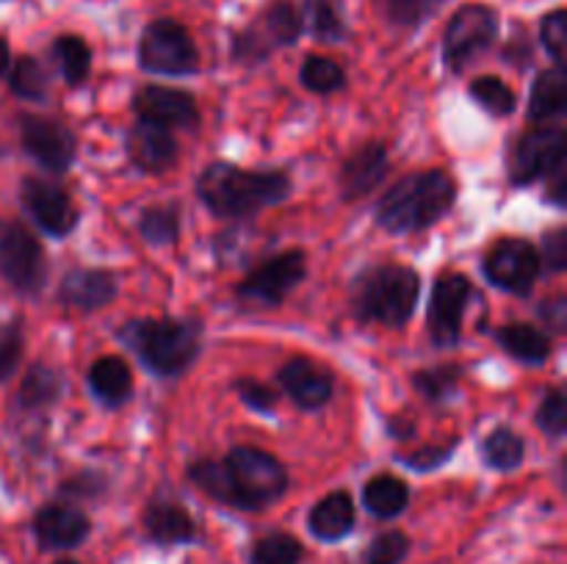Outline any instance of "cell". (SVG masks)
<instances>
[{"label":"cell","mask_w":567,"mask_h":564,"mask_svg":"<svg viewBox=\"0 0 567 564\" xmlns=\"http://www.w3.org/2000/svg\"><path fill=\"white\" fill-rule=\"evenodd\" d=\"M188 479L214 501L247 512L280 501L288 490L286 464L275 453L252 446L233 448L225 462L199 459L188 468Z\"/></svg>","instance_id":"cell-1"},{"label":"cell","mask_w":567,"mask_h":564,"mask_svg":"<svg viewBox=\"0 0 567 564\" xmlns=\"http://www.w3.org/2000/svg\"><path fill=\"white\" fill-rule=\"evenodd\" d=\"M291 177L280 169H241L227 160L205 166L197 177V197L219 219H247L271 205L286 202Z\"/></svg>","instance_id":"cell-2"},{"label":"cell","mask_w":567,"mask_h":564,"mask_svg":"<svg viewBox=\"0 0 567 564\" xmlns=\"http://www.w3.org/2000/svg\"><path fill=\"white\" fill-rule=\"evenodd\" d=\"M457 202V182L449 171L426 169L393 182L377 202V224L388 232H419L441 221Z\"/></svg>","instance_id":"cell-3"},{"label":"cell","mask_w":567,"mask_h":564,"mask_svg":"<svg viewBox=\"0 0 567 564\" xmlns=\"http://www.w3.org/2000/svg\"><path fill=\"white\" fill-rule=\"evenodd\" d=\"M116 337L136 352L144 368L164 379L186 374L203 348V326L192 318H133Z\"/></svg>","instance_id":"cell-4"},{"label":"cell","mask_w":567,"mask_h":564,"mask_svg":"<svg viewBox=\"0 0 567 564\" xmlns=\"http://www.w3.org/2000/svg\"><path fill=\"white\" fill-rule=\"evenodd\" d=\"M419 293L421 276L410 265H371L352 285V313L358 321H377L391 330H402L413 318Z\"/></svg>","instance_id":"cell-5"},{"label":"cell","mask_w":567,"mask_h":564,"mask_svg":"<svg viewBox=\"0 0 567 564\" xmlns=\"http://www.w3.org/2000/svg\"><path fill=\"white\" fill-rule=\"evenodd\" d=\"M138 66L150 75H192L199 70L197 44L181 22L153 20L138 39Z\"/></svg>","instance_id":"cell-6"},{"label":"cell","mask_w":567,"mask_h":564,"mask_svg":"<svg viewBox=\"0 0 567 564\" xmlns=\"http://www.w3.org/2000/svg\"><path fill=\"white\" fill-rule=\"evenodd\" d=\"M0 274L17 293L33 296L48 282V254L22 221L0 227Z\"/></svg>","instance_id":"cell-7"},{"label":"cell","mask_w":567,"mask_h":564,"mask_svg":"<svg viewBox=\"0 0 567 564\" xmlns=\"http://www.w3.org/2000/svg\"><path fill=\"white\" fill-rule=\"evenodd\" d=\"M498 36V14L485 3H465L449 20L443 33V61L460 72L474 55L491 48Z\"/></svg>","instance_id":"cell-8"},{"label":"cell","mask_w":567,"mask_h":564,"mask_svg":"<svg viewBox=\"0 0 567 564\" xmlns=\"http://www.w3.org/2000/svg\"><path fill=\"white\" fill-rule=\"evenodd\" d=\"M474 299V285L465 274H441L432 285L426 326L437 348L457 346L463 337V318L468 302Z\"/></svg>","instance_id":"cell-9"},{"label":"cell","mask_w":567,"mask_h":564,"mask_svg":"<svg viewBox=\"0 0 567 564\" xmlns=\"http://www.w3.org/2000/svg\"><path fill=\"white\" fill-rule=\"evenodd\" d=\"M305 274H308L305 252L302 249H288V252L275 254L258 269L249 271L238 285V296L264 304V307H277L288 293L302 285Z\"/></svg>","instance_id":"cell-10"},{"label":"cell","mask_w":567,"mask_h":564,"mask_svg":"<svg viewBox=\"0 0 567 564\" xmlns=\"http://www.w3.org/2000/svg\"><path fill=\"white\" fill-rule=\"evenodd\" d=\"M540 254L524 238H502L485 258V276L502 291L526 296L540 276Z\"/></svg>","instance_id":"cell-11"},{"label":"cell","mask_w":567,"mask_h":564,"mask_svg":"<svg viewBox=\"0 0 567 564\" xmlns=\"http://www.w3.org/2000/svg\"><path fill=\"white\" fill-rule=\"evenodd\" d=\"M567 158V133L565 127H535L515 144L513 160H509V177L515 186H529L540 177L551 175Z\"/></svg>","instance_id":"cell-12"},{"label":"cell","mask_w":567,"mask_h":564,"mask_svg":"<svg viewBox=\"0 0 567 564\" xmlns=\"http://www.w3.org/2000/svg\"><path fill=\"white\" fill-rule=\"evenodd\" d=\"M20 138L25 153L37 160L42 169L53 175H64L75 164L78 138L61 122L48 119V116L22 114L20 116Z\"/></svg>","instance_id":"cell-13"},{"label":"cell","mask_w":567,"mask_h":564,"mask_svg":"<svg viewBox=\"0 0 567 564\" xmlns=\"http://www.w3.org/2000/svg\"><path fill=\"white\" fill-rule=\"evenodd\" d=\"M20 199L28 216L39 224V230L53 238L70 236L78 227V219H81L70 194L59 182L42 180V177H25L20 188Z\"/></svg>","instance_id":"cell-14"},{"label":"cell","mask_w":567,"mask_h":564,"mask_svg":"<svg viewBox=\"0 0 567 564\" xmlns=\"http://www.w3.org/2000/svg\"><path fill=\"white\" fill-rule=\"evenodd\" d=\"M133 111L142 122H153V125L166 127V130H192L199 125V108L197 100L183 88L169 86H144L138 88L133 97Z\"/></svg>","instance_id":"cell-15"},{"label":"cell","mask_w":567,"mask_h":564,"mask_svg":"<svg viewBox=\"0 0 567 564\" xmlns=\"http://www.w3.org/2000/svg\"><path fill=\"white\" fill-rule=\"evenodd\" d=\"M277 382L286 390V396L291 398L297 407L308 409H321L332 398V374L321 365H316L313 359L308 357H291L280 365L277 370Z\"/></svg>","instance_id":"cell-16"},{"label":"cell","mask_w":567,"mask_h":564,"mask_svg":"<svg viewBox=\"0 0 567 564\" xmlns=\"http://www.w3.org/2000/svg\"><path fill=\"white\" fill-rule=\"evenodd\" d=\"M92 531L86 514L72 503H48L33 514V534L44 551H70Z\"/></svg>","instance_id":"cell-17"},{"label":"cell","mask_w":567,"mask_h":564,"mask_svg":"<svg viewBox=\"0 0 567 564\" xmlns=\"http://www.w3.org/2000/svg\"><path fill=\"white\" fill-rule=\"evenodd\" d=\"M391 171V158H388V149L382 142H369L358 149V153L349 155L343 160L341 171H338V186H341V197L354 202V199H363L380 186L382 180Z\"/></svg>","instance_id":"cell-18"},{"label":"cell","mask_w":567,"mask_h":564,"mask_svg":"<svg viewBox=\"0 0 567 564\" xmlns=\"http://www.w3.org/2000/svg\"><path fill=\"white\" fill-rule=\"evenodd\" d=\"M120 293V282L109 269H83L75 265L64 274L59 285V299L66 307L94 313V310L109 307Z\"/></svg>","instance_id":"cell-19"},{"label":"cell","mask_w":567,"mask_h":564,"mask_svg":"<svg viewBox=\"0 0 567 564\" xmlns=\"http://www.w3.org/2000/svg\"><path fill=\"white\" fill-rule=\"evenodd\" d=\"M127 155H131L133 166L147 175H161V171L172 169L177 160V142L172 130L166 127L153 125V122H142L127 130L125 136Z\"/></svg>","instance_id":"cell-20"},{"label":"cell","mask_w":567,"mask_h":564,"mask_svg":"<svg viewBox=\"0 0 567 564\" xmlns=\"http://www.w3.org/2000/svg\"><path fill=\"white\" fill-rule=\"evenodd\" d=\"M144 531L155 545H186L197 536L192 514L172 501H155L144 509Z\"/></svg>","instance_id":"cell-21"},{"label":"cell","mask_w":567,"mask_h":564,"mask_svg":"<svg viewBox=\"0 0 567 564\" xmlns=\"http://www.w3.org/2000/svg\"><path fill=\"white\" fill-rule=\"evenodd\" d=\"M308 529L316 540L338 542L354 529V501L349 492L336 490L321 498L308 514Z\"/></svg>","instance_id":"cell-22"},{"label":"cell","mask_w":567,"mask_h":564,"mask_svg":"<svg viewBox=\"0 0 567 564\" xmlns=\"http://www.w3.org/2000/svg\"><path fill=\"white\" fill-rule=\"evenodd\" d=\"M89 387H92L100 404L122 407L133 396L131 365L122 357H116V354H105V357L94 359V365L89 368Z\"/></svg>","instance_id":"cell-23"},{"label":"cell","mask_w":567,"mask_h":564,"mask_svg":"<svg viewBox=\"0 0 567 564\" xmlns=\"http://www.w3.org/2000/svg\"><path fill=\"white\" fill-rule=\"evenodd\" d=\"M567 108V77L565 66H551L540 72L532 83L529 94V119L548 122L554 116H563Z\"/></svg>","instance_id":"cell-24"},{"label":"cell","mask_w":567,"mask_h":564,"mask_svg":"<svg viewBox=\"0 0 567 564\" xmlns=\"http://www.w3.org/2000/svg\"><path fill=\"white\" fill-rule=\"evenodd\" d=\"M496 341L509 357L526 365H543L551 357V337L532 324H509L496 332Z\"/></svg>","instance_id":"cell-25"},{"label":"cell","mask_w":567,"mask_h":564,"mask_svg":"<svg viewBox=\"0 0 567 564\" xmlns=\"http://www.w3.org/2000/svg\"><path fill=\"white\" fill-rule=\"evenodd\" d=\"M410 503V487L404 484L399 476L380 473L374 479L365 481L363 487V506L369 509L374 518L391 520L402 514Z\"/></svg>","instance_id":"cell-26"},{"label":"cell","mask_w":567,"mask_h":564,"mask_svg":"<svg viewBox=\"0 0 567 564\" xmlns=\"http://www.w3.org/2000/svg\"><path fill=\"white\" fill-rule=\"evenodd\" d=\"M258 31L264 33V39L271 44V50L288 48V44L297 42L305 31L302 11H299L291 0H271L269 9L260 17Z\"/></svg>","instance_id":"cell-27"},{"label":"cell","mask_w":567,"mask_h":564,"mask_svg":"<svg viewBox=\"0 0 567 564\" xmlns=\"http://www.w3.org/2000/svg\"><path fill=\"white\" fill-rule=\"evenodd\" d=\"M526 457V440L509 426H498L491 435L482 440V459H485L487 468L502 470V473H509V470H518L524 464Z\"/></svg>","instance_id":"cell-28"},{"label":"cell","mask_w":567,"mask_h":564,"mask_svg":"<svg viewBox=\"0 0 567 564\" xmlns=\"http://www.w3.org/2000/svg\"><path fill=\"white\" fill-rule=\"evenodd\" d=\"M61 396V374L50 365L37 363L22 379L17 390V407L20 409H44L59 401Z\"/></svg>","instance_id":"cell-29"},{"label":"cell","mask_w":567,"mask_h":564,"mask_svg":"<svg viewBox=\"0 0 567 564\" xmlns=\"http://www.w3.org/2000/svg\"><path fill=\"white\" fill-rule=\"evenodd\" d=\"M53 55L55 61H59L61 66V75H64V83L66 86H83L89 77V72H92V50H89V44L83 42L81 36H72V33H66V36H59L53 42Z\"/></svg>","instance_id":"cell-30"},{"label":"cell","mask_w":567,"mask_h":564,"mask_svg":"<svg viewBox=\"0 0 567 564\" xmlns=\"http://www.w3.org/2000/svg\"><path fill=\"white\" fill-rule=\"evenodd\" d=\"M302 20H308L310 33L319 42H341L347 36V22L338 0H305Z\"/></svg>","instance_id":"cell-31"},{"label":"cell","mask_w":567,"mask_h":564,"mask_svg":"<svg viewBox=\"0 0 567 564\" xmlns=\"http://www.w3.org/2000/svg\"><path fill=\"white\" fill-rule=\"evenodd\" d=\"M138 232L153 247H169L181 236V210L175 205H155L138 216Z\"/></svg>","instance_id":"cell-32"},{"label":"cell","mask_w":567,"mask_h":564,"mask_svg":"<svg viewBox=\"0 0 567 564\" xmlns=\"http://www.w3.org/2000/svg\"><path fill=\"white\" fill-rule=\"evenodd\" d=\"M299 83L308 92L332 94L347 86V72H343V66L338 61L327 59V55H308L302 70H299Z\"/></svg>","instance_id":"cell-33"},{"label":"cell","mask_w":567,"mask_h":564,"mask_svg":"<svg viewBox=\"0 0 567 564\" xmlns=\"http://www.w3.org/2000/svg\"><path fill=\"white\" fill-rule=\"evenodd\" d=\"M11 92L28 103H42L48 97V72L42 70L37 59L31 55H20L9 72Z\"/></svg>","instance_id":"cell-34"},{"label":"cell","mask_w":567,"mask_h":564,"mask_svg":"<svg viewBox=\"0 0 567 564\" xmlns=\"http://www.w3.org/2000/svg\"><path fill=\"white\" fill-rule=\"evenodd\" d=\"M471 97L493 116H509L518 108V94L496 75H482L471 83Z\"/></svg>","instance_id":"cell-35"},{"label":"cell","mask_w":567,"mask_h":564,"mask_svg":"<svg viewBox=\"0 0 567 564\" xmlns=\"http://www.w3.org/2000/svg\"><path fill=\"white\" fill-rule=\"evenodd\" d=\"M249 562L252 564H299L302 562V545H299L297 536L277 531V534H269V536H264V540L255 542Z\"/></svg>","instance_id":"cell-36"},{"label":"cell","mask_w":567,"mask_h":564,"mask_svg":"<svg viewBox=\"0 0 567 564\" xmlns=\"http://www.w3.org/2000/svg\"><path fill=\"white\" fill-rule=\"evenodd\" d=\"M460 382L457 365H437V368H424L413 374V387L430 401H446L454 396Z\"/></svg>","instance_id":"cell-37"},{"label":"cell","mask_w":567,"mask_h":564,"mask_svg":"<svg viewBox=\"0 0 567 564\" xmlns=\"http://www.w3.org/2000/svg\"><path fill=\"white\" fill-rule=\"evenodd\" d=\"M540 42L546 53L554 59V66H565L567 50V11L554 9L540 20Z\"/></svg>","instance_id":"cell-38"},{"label":"cell","mask_w":567,"mask_h":564,"mask_svg":"<svg viewBox=\"0 0 567 564\" xmlns=\"http://www.w3.org/2000/svg\"><path fill=\"white\" fill-rule=\"evenodd\" d=\"M537 426L540 431H546V437L551 440H559L567 429V398L559 387L546 393V398L537 407Z\"/></svg>","instance_id":"cell-39"},{"label":"cell","mask_w":567,"mask_h":564,"mask_svg":"<svg viewBox=\"0 0 567 564\" xmlns=\"http://www.w3.org/2000/svg\"><path fill=\"white\" fill-rule=\"evenodd\" d=\"M410 553V540L402 531H385L365 551L363 564H402Z\"/></svg>","instance_id":"cell-40"},{"label":"cell","mask_w":567,"mask_h":564,"mask_svg":"<svg viewBox=\"0 0 567 564\" xmlns=\"http://www.w3.org/2000/svg\"><path fill=\"white\" fill-rule=\"evenodd\" d=\"M22 348H25V337H22L20 321H9L0 326V385L17 370Z\"/></svg>","instance_id":"cell-41"},{"label":"cell","mask_w":567,"mask_h":564,"mask_svg":"<svg viewBox=\"0 0 567 564\" xmlns=\"http://www.w3.org/2000/svg\"><path fill=\"white\" fill-rule=\"evenodd\" d=\"M435 6L437 0H385V14L393 25L419 28Z\"/></svg>","instance_id":"cell-42"},{"label":"cell","mask_w":567,"mask_h":564,"mask_svg":"<svg viewBox=\"0 0 567 564\" xmlns=\"http://www.w3.org/2000/svg\"><path fill=\"white\" fill-rule=\"evenodd\" d=\"M271 44L266 42L264 33L255 25L244 28V31L233 33V59L244 61V64H255V61L269 59Z\"/></svg>","instance_id":"cell-43"},{"label":"cell","mask_w":567,"mask_h":564,"mask_svg":"<svg viewBox=\"0 0 567 564\" xmlns=\"http://www.w3.org/2000/svg\"><path fill=\"white\" fill-rule=\"evenodd\" d=\"M457 446H460V440L446 442V446H426V448H421V451H413V453H408V457H402V462L408 464L410 470H419V473H430V470L443 468V464L452 459L454 448H457Z\"/></svg>","instance_id":"cell-44"},{"label":"cell","mask_w":567,"mask_h":564,"mask_svg":"<svg viewBox=\"0 0 567 564\" xmlns=\"http://www.w3.org/2000/svg\"><path fill=\"white\" fill-rule=\"evenodd\" d=\"M233 387H236L238 398H241L249 409H255L258 415L275 412L277 393H271L266 385H260V382H255V379H238Z\"/></svg>","instance_id":"cell-45"},{"label":"cell","mask_w":567,"mask_h":564,"mask_svg":"<svg viewBox=\"0 0 567 564\" xmlns=\"http://www.w3.org/2000/svg\"><path fill=\"white\" fill-rule=\"evenodd\" d=\"M540 254V263H546L551 271H565L567 269V230L557 227V230H548L543 236V249H537Z\"/></svg>","instance_id":"cell-46"},{"label":"cell","mask_w":567,"mask_h":564,"mask_svg":"<svg viewBox=\"0 0 567 564\" xmlns=\"http://www.w3.org/2000/svg\"><path fill=\"white\" fill-rule=\"evenodd\" d=\"M540 315H543V321H546V326H551L554 332H565V326H567L565 296H554V299H548V302H543Z\"/></svg>","instance_id":"cell-47"},{"label":"cell","mask_w":567,"mask_h":564,"mask_svg":"<svg viewBox=\"0 0 567 564\" xmlns=\"http://www.w3.org/2000/svg\"><path fill=\"white\" fill-rule=\"evenodd\" d=\"M565 194H567V169L565 164L548 175V202H554L557 208H565Z\"/></svg>","instance_id":"cell-48"},{"label":"cell","mask_w":567,"mask_h":564,"mask_svg":"<svg viewBox=\"0 0 567 564\" xmlns=\"http://www.w3.org/2000/svg\"><path fill=\"white\" fill-rule=\"evenodd\" d=\"M11 64V50H9V42H6L3 36H0V77L6 75V70H9Z\"/></svg>","instance_id":"cell-49"},{"label":"cell","mask_w":567,"mask_h":564,"mask_svg":"<svg viewBox=\"0 0 567 564\" xmlns=\"http://www.w3.org/2000/svg\"><path fill=\"white\" fill-rule=\"evenodd\" d=\"M55 564H78V562H72V558H61V562H55Z\"/></svg>","instance_id":"cell-50"}]
</instances>
